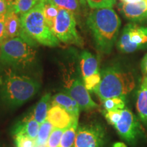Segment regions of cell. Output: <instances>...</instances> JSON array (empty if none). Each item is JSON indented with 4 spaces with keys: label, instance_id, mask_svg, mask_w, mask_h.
Listing matches in <instances>:
<instances>
[{
    "label": "cell",
    "instance_id": "d590c367",
    "mask_svg": "<svg viewBox=\"0 0 147 147\" xmlns=\"http://www.w3.org/2000/svg\"><path fill=\"white\" fill-rule=\"evenodd\" d=\"M1 43H2V42H0V55H1Z\"/></svg>",
    "mask_w": 147,
    "mask_h": 147
},
{
    "label": "cell",
    "instance_id": "44dd1931",
    "mask_svg": "<svg viewBox=\"0 0 147 147\" xmlns=\"http://www.w3.org/2000/svg\"><path fill=\"white\" fill-rule=\"evenodd\" d=\"M78 123L71 125L70 127L64 129L63 135L61 139L59 147H73L76 140V131Z\"/></svg>",
    "mask_w": 147,
    "mask_h": 147
},
{
    "label": "cell",
    "instance_id": "8d00e7d4",
    "mask_svg": "<svg viewBox=\"0 0 147 147\" xmlns=\"http://www.w3.org/2000/svg\"><path fill=\"white\" fill-rule=\"evenodd\" d=\"M144 2L146 3V5L147 6V0H144Z\"/></svg>",
    "mask_w": 147,
    "mask_h": 147
},
{
    "label": "cell",
    "instance_id": "9a60e30c",
    "mask_svg": "<svg viewBox=\"0 0 147 147\" xmlns=\"http://www.w3.org/2000/svg\"><path fill=\"white\" fill-rule=\"evenodd\" d=\"M51 104L52 106L57 105L67 110L74 118L78 119L80 108L76 101L67 93H57L51 97Z\"/></svg>",
    "mask_w": 147,
    "mask_h": 147
},
{
    "label": "cell",
    "instance_id": "3957f363",
    "mask_svg": "<svg viewBox=\"0 0 147 147\" xmlns=\"http://www.w3.org/2000/svg\"><path fill=\"white\" fill-rule=\"evenodd\" d=\"M100 73L101 81L93 92L102 102L112 97H125L136 87L134 73L121 65L108 66Z\"/></svg>",
    "mask_w": 147,
    "mask_h": 147
},
{
    "label": "cell",
    "instance_id": "8992f818",
    "mask_svg": "<svg viewBox=\"0 0 147 147\" xmlns=\"http://www.w3.org/2000/svg\"><path fill=\"white\" fill-rule=\"evenodd\" d=\"M111 125L121 138L133 147L146 138V133L140 119L128 108L119 110L118 117Z\"/></svg>",
    "mask_w": 147,
    "mask_h": 147
},
{
    "label": "cell",
    "instance_id": "74e56055",
    "mask_svg": "<svg viewBox=\"0 0 147 147\" xmlns=\"http://www.w3.org/2000/svg\"><path fill=\"white\" fill-rule=\"evenodd\" d=\"M36 147H46L45 146H36Z\"/></svg>",
    "mask_w": 147,
    "mask_h": 147
},
{
    "label": "cell",
    "instance_id": "6da1fadb",
    "mask_svg": "<svg viewBox=\"0 0 147 147\" xmlns=\"http://www.w3.org/2000/svg\"><path fill=\"white\" fill-rule=\"evenodd\" d=\"M40 83L36 79L14 69L0 70V100L10 108L21 106L38 93Z\"/></svg>",
    "mask_w": 147,
    "mask_h": 147
},
{
    "label": "cell",
    "instance_id": "7c38bea8",
    "mask_svg": "<svg viewBox=\"0 0 147 147\" xmlns=\"http://www.w3.org/2000/svg\"><path fill=\"white\" fill-rule=\"evenodd\" d=\"M5 32L7 38L19 37L31 45L37 46V42L29 38L24 32L22 27L21 16L14 10H8L5 15Z\"/></svg>",
    "mask_w": 147,
    "mask_h": 147
},
{
    "label": "cell",
    "instance_id": "2e32d148",
    "mask_svg": "<svg viewBox=\"0 0 147 147\" xmlns=\"http://www.w3.org/2000/svg\"><path fill=\"white\" fill-rule=\"evenodd\" d=\"M136 105L140 121L147 127V76H143L141 80Z\"/></svg>",
    "mask_w": 147,
    "mask_h": 147
},
{
    "label": "cell",
    "instance_id": "e575fe53",
    "mask_svg": "<svg viewBox=\"0 0 147 147\" xmlns=\"http://www.w3.org/2000/svg\"><path fill=\"white\" fill-rule=\"evenodd\" d=\"M79 1H80L81 5H83V6H84V5L87 4V0H79Z\"/></svg>",
    "mask_w": 147,
    "mask_h": 147
},
{
    "label": "cell",
    "instance_id": "d4e9b609",
    "mask_svg": "<svg viewBox=\"0 0 147 147\" xmlns=\"http://www.w3.org/2000/svg\"><path fill=\"white\" fill-rule=\"evenodd\" d=\"M90 8L93 9L113 8L117 3V0H87Z\"/></svg>",
    "mask_w": 147,
    "mask_h": 147
},
{
    "label": "cell",
    "instance_id": "d6986e66",
    "mask_svg": "<svg viewBox=\"0 0 147 147\" xmlns=\"http://www.w3.org/2000/svg\"><path fill=\"white\" fill-rule=\"evenodd\" d=\"M43 10L47 23L52 31L59 8L55 4L53 0H43Z\"/></svg>",
    "mask_w": 147,
    "mask_h": 147
},
{
    "label": "cell",
    "instance_id": "ba28073f",
    "mask_svg": "<svg viewBox=\"0 0 147 147\" xmlns=\"http://www.w3.org/2000/svg\"><path fill=\"white\" fill-rule=\"evenodd\" d=\"M117 47L123 53H132L147 48V27L129 23L124 27Z\"/></svg>",
    "mask_w": 147,
    "mask_h": 147
},
{
    "label": "cell",
    "instance_id": "30bf717a",
    "mask_svg": "<svg viewBox=\"0 0 147 147\" xmlns=\"http://www.w3.org/2000/svg\"><path fill=\"white\" fill-rule=\"evenodd\" d=\"M66 93L76 101L82 111H91L98 108V105L92 100L89 91L86 89L83 80L80 78L65 76Z\"/></svg>",
    "mask_w": 147,
    "mask_h": 147
},
{
    "label": "cell",
    "instance_id": "4fadbf2b",
    "mask_svg": "<svg viewBox=\"0 0 147 147\" xmlns=\"http://www.w3.org/2000/svg\"><path fill=\"white\" fill-rule=\"evenodd\" d=\"M47 120L54 127L61 129H65L71 125L78 123V119L74 118L67 110L57 105L52 106L49 108Z\"/></svg>",
    "mask_w": 147,
    "mask_h": 147
},
{
    "label": "cell",
    "instance_id": "e0dca14e",
    "mask_svg": "<svg viewBox=\"0 0 147 147\" xmlns=\"http://www.w3.org/2000/svg\"><path fill=\"white\" fill-rule=\"evenodd\" d=\"M80 69L82 78L99 73L98 60L89 51H82L80 55Z\"/></svg>",
    "mask_w": 147,
    "mask_h": 147
},
{
    "label": "cell",
    "instance_id": "1f68e13d",
    "mask_svg": "<svg viewBox=\"0 0 147 147\" xmlns=\"http://www.w3.org/2000/svg\"><path fill=\"white\" fill-rule=\"evenodd\" d=\"M5 1L8 5V10H14V7L17 0H5Z\"/></svg>",
    "mask_w": 147,
    "mask_h": 147
},
{
    "label": "cell",
    "instance_id": "f546056e",
    "mask_svg": "<svg viewBox=\"0 0 147 147\" xmlns=\"http://www.w3.org/2000/svg\"><path fill=\"white\" fill-rule=\"evenodd\" d=\"M8 12V5L5 0H0V17L5 16Z\"/></svg>",
    "mask_w": 147,
    "mask_h": 147
},
{
    "label": "cell",
    "instance_id": "ac0fdd59",
    "mask_svg": "<svg viewBox=\"0 0 147 147\" xmlns=\"http://www.w3.org/2000/svg\"><path fill=\"white\" fill-rule=\"evenodd\" d=\"M51 93H47L40 99L38 102L32 113L33 117L39 124L43 123L47 120L48 111L49 110V106L51 100Z\"/></svg>",
    "mask_w": 147,
    "mask_h": 147
},
{
    "label": "cell",
    "instance_id": "d6a6232c",
    "mask_svg": "<svg viewBox=\"0 0 147 147\" xmlns=\"http://www.w3.org/2000/svg\"><path fill=\"white\" fill-rule=\"evenodd\" d=\"M113 147H127V145L125 144L124 142H116L113 144Z\"/></svg>",
    "mask_w": 147,
    "mask_h": 147
},
{
    "label": "cell",
    "instance_id": "52a82bcc",
    "mask_svg": "<svg viewBox=\"0 0 147 147\" xmlns=\"http://www.w3.org/2000/svg\"><path fill=\"white\" fill-rule=\"evenodd\" d=\"M52 32L59 42L82 47L83 40L76 29L74 14L70 11L59 8Z\"/></svg>",
    "mask_w": 147,
    "mask_h": 147
},
{
    "label": "cell",
    "instance_id": "7a4b0ae2",
    "mask_svg": "<svg viewBox=\"0 0 147 147\" xmlns=\"http://www.w3.org/2000/svg\"><path fill=\"white\" fill-rule=\"evenodd\" d=\"M87 25L93 36L97 50L110 54L117 42L121 21L113 8L95 9L89 14Z\"/></svg>",
    "mask_w": 147,
    "mask_h": 147
},
{
    "label": "cell",
    "instance_id": "277c9868",
    "mask_svg": "<svg viewBox=\"0 0 147 147\" xmlns=\"http://www.w3.org/2000/svg\"><path fill=\"white\" fill-rule=\"evenodd\" d=\"M36 47L19 37L5 39L1 46L0 70L10 68L23 71L30 68L36 60Z\"/></svg>",
    "mask_w": 147,
    "mask_h": 147
},
{
    "label": "cell",
    "instance_id": "5b68a950",
    "mask_svg": "<svg viewBox=\"0 0 147 147\" xmlns=\"http://www.w3.org/2000/svg\"><path fill=\"white\" fill-rule=\"evenodd\" d=\"M21 20L24 32L34 41L50 47L59 45V40L53 34L45 19L43 0H40L32 10L21 15Z\"/></svg>",
    "mask_w": 147,
    "mask_h": 147
},
{
    "label": "cell",
    "instance_id": "4316f807",
    "mask_svg": "<svg viewBox=\"0 0 147 147\" xmlns=\"http://www.w3.org/2000/svg\"><path fill=\"white\" fill-rule=\"evenodd\" d=\"M16 147H36V140L27 136L17 134L14 136Z\"/></svg>",
    "mask_w": 147,
    "mask_h": 147
},
{
    "label": "cell",
    "instance_id": "4dcf8cb0",
    "mask_svg": "<svg viewBox=\"0 0 147 147\" xmlns=\"http://www.w3.org/2000/svg\"><path fill=\"white\" fill-rule=\"evenodd\" d=\"M141 70L144 76H147V53L141 61Z\"/></svg>",
    "mask_w": 147,
    "mask_h": 147
},
{
    "label": "cell",
    "instance_id": "9c48e42d",
    "mask_svg": "<svg viewBox=\"0 0 147 147\" xmlns=\"http://www.w3.org/2000/svg\"><path fill=\"white\" fill-rule=\"evenodd\" d=\"M106 140L105 127L102 123L93 121L78 127L73 147H104Z\"/></svg>",
    "mask_w": 147,
    "mask_h": 147
},
{
    "label": "cell",
    "instance_id": "8fae6325",
    "mask_svg": "<svg viewBox=\"0 0 147 147\" xmlns=\"http://www.w3.org/2000/svg\"><path fill=\"white\" fill-rule=\"evenodd\" d=\"M117 8L121 15L132 23L147 22V6L144 0L136 3H125L121 1Z\"/></svg>",
    "mask_w": 147,
    "mask_h": 147
},
{
    "label": "cell",
    "instance_id": "484cf974",
    "mask_svg": "<svg viewBox=\"0 0 147 147\" xmlns=\"http://www.w3.org/2000/svg\"><path fill=\"white\" fill-rule=\"evenodd\" d=\"M64 129L58 128H53L49 138L48 140L46 147H59L61 142V136L63 135Z\"/></svg>",
    "mask_w": 147,
    "mask_h": 147
},
{
    "label": "cell",
    "instance_id": "603a6c76",
    "mask_svg": "<svg viewBox=\"0 0 147 147\" xmlns=\"http://www.w3.org/2000/svg\"><path fill=\"white\" fill-rule=\"evenodd\" d=\"M53 1L59 8L70 11L74 15L80 12L81 3L79 0H53Z\"/></svg>",
    "mask_w": 147,
    "mask_h": 147
},
{
    "label": "cell",
    "instance_id": "f35d334b",
    "mask_svg": "<svg viewBox=\"0 0 147 147\" xmlns=\"http://www.w3.org/2000/svg\"><path fill=\"white\" fill-rule=\"evenodd\" d=\"M0 18H1V17H0Z\"/></svg>",
    "mask_w": 147,
    "mask_h": 147
},
{
    "label": "cell",
    "instance_id": "f1b7e54d",
    "mask_svg": "<svg viewBox=\"0 0 147 147\" xmlns=\"http://www.w3.org/2000/svg\"><path fill=\"white\" fill-rule=\"evenodd\" d=\"M5 16L0 18V42H3L5 39H7L6 35L5 32Z\"/></svg>",
    "mask_w": 147,
    "mask_h": 147
},
{
    "label": "cell",
    "instance_id": "5bb4252c",
    "mask_svg": "<svg viewBox=\"0 0 147 147\" xmlns=\"http://www.w3.org/2000/svg\"><path fill=\"white\" fill-rule=\"evenodd\" d=\"M39 129L40 124L34 119L31 113L14 125L12 130V134L13 136L17 134H21L36 140Z\"/></svg>",
    "mask_w": 147,
    "mask_h": 147
},
{
    "label": "cell",
    "instance_id": "836d02e7",
    "mask_svg": "<svg viewBox=\"0 0 147 147\" xmlns=\"http://www.w3.org/2000/svg\"><path fill=\"white\" fill-rule=\"evenodd\" d=\"M140 1H142V0H121V1L125 3H136Z\"/></svg>",
    "mask_w": 147,
    "mask_h": 147
},
{
    "label": "cell",
    "instance_id": "7402d4cb",
    "mask_svg": "<svg viewBox=\"0 0 147 147\" xmlns=\"http://www.w3.org/2000/svg\"><path fill=\"white\" fill-rule=\"evenodd\" d=\"M103 107L106 111H115L125 108V97H117L108 98L102 101Z\"/></svg>",
    "mask_w": 147,
    "mask_h": 147
},
{
    "label": "cell",
    "instance_id": "83f0119b",
    "mask_svg": "<svg viewBox=\"0 0 147 147\" xmlns=\"http://www.w3.org/2000/svg\"><path fill=\"white\" fill-rule=\"evenodd\" d=\"M82 80H83V83L86 89L88 91H93L101 81V73L99 72L90 76L86 77V78H82Z\"/></svg>",
    "mask_w": 147,
    "mask_h": 147
},
{
    "label": "cell",
    "instance_id": "ffe728a7",
    "mask_svg": "<svg viewBox=\"0 0 147 147\" xmlns=\"http://www.w3.org/2000/svg\"><path fill=\"white\" fill-rule=\"evenodd\" d=\"M54 127L48 120L40 124L39 131L36 138V146H46Z\"/></svg>",
    "mask_w": 147,
    "mask_h": 147
},
{
    "label": "cell",
    "instance_id": "cb8c5ba5",
    "mask_svg": "<svg viewBox=\"0 0 147 147\" xmlns=\"http://www.w3.org/2000/svg\"><path fill=\"white\" fill-rule=\"evenodd\" d=\"M40 0H17L14 7V11L21 16L28 12Z\"/></svg>",
    "mask_w": 147,
    "mask_h": 147
}]
</instances>
